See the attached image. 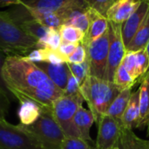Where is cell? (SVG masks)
Segmentation results:
<instances>
[{"instance_id":"4dcf8cb0","label":"cell","mask_w":149,"mask_h":149,"mask_svg":"<svg viewBox=\"0 0 149 149\" xmlns=\"http://www.w3.org/2000/svg\"><path fill=\"white\" fill-rule=\"evenodd\" d=\"M61 43L62 41H61L58 29L51 28L49 35L46 39V48L53 50V51H58Z\"/></svg>"},{"instance_id":"9c48e42d","label":"cell","mask_w":149,"mask_h":149,"mask_svg":"<svg viewBox=\"0 0 149 149\" xmlns=\"http://www.w3.org/2000/svg\"><path fill=\"white\" fill-rule=\"evenodd\" d=\"M98 134L95 142L97 149H114L120 135L121 123L107 114L102 115L98 121Z\"/></svg>"},{"instance_id":"5b68a950","label":"cell","mask_w":149,"mask_h":149,"mask_svg":"<svg viewBox=\"0 0 149 149\" xmlns=\"http://www.w3.org/2000/svg\"><path fill=\"white\" fill-rule=\"evenodd\" d=\"M84 101L81 93H79L74 95L64 94L52 103L53 116L66 137H79L73 119Z\"/></svg>"},{"instance_id":"277c9868","label":"cell","mask_w":149,"mask_h":149,"mask_svg":"<svg viewBox=\"0 0 149 149\" xmlns=\"http://www.w3.org/2000/svg\"><path fill=\"white\" fill-rule=\"evenodd\" d=\"M24 127L37 138L42 149H61L65 135L56 121L52 107H42L39 118Z\"/></svg>"},{"instance_id":"e0dca14e","label":"cell","mask_w":149,"mask_h":149,"mask_svg":"<svg viewBox=\"0 0 149 149\" xmlns=\"http://www.w3.org/2000/svg\"><path fill=\"white\" fill-rule=\"evenodd\" d=\"M75 127L77 128L79 137L87 142H92L93 140L90 135V131L93 124L95 122L93 114L89 109L80 107L76 112L73 119Z\"/></svg>"},{"instance_id":"5bb4252c","label":"cell","mask_w":149,"mask_h":149,"mask_svg":"<svg viewBox=\"0 0 149 149\" xmlns=\"http://www.w3.org/2000/svg\"><path fill=\"white\" fill-rule=\"evenodd\" d=\"M41 70L45 72V73L48 76V78L61 90H65L68 77L70 75V70L67 63H63L59 65H53L46 62L35 63Z\"/></svg>"},{"instance_id":"d6986e66","label":"cell","mask_w":149,"mask_h":149,"mask_svg":"<svg viewBox=\"0 0 149 149\" xmlns=\"http://www.w3.org/2000/svg\"><path fill=\"white\" fill-rule=\"evenodd\" d=\"M114 149H149V140H143L133 130L121 127L120 139Z\"/></svg>"},{"instance_id":"f35d334b","label":"cell","mask_w":149,"mask_h":149,"mask_svg":"<svg viewBox=\"0 0 149 149\" xmlns=\"http://www.w3.org/2000/svg\"><path fill=\"white\" fill-rule=\"evenodd\" d=\"M146 50H147V52H148V58H149V42H148V45H147V47H146ZM147 73H149V67H148V72H147Z\"/></svg>"},{"instance_id":"f1b7e54d","label":"cell","mask_w":149,"mask_h":149,"mask_svg":"<svg viewBox=\"0 0 149 149\" xmlns=\"http://www.w3.org/2000/svg\"><path fill=\"white\" fill-rule=\"evenodd\" d=\"M87 7L92 8L106 16L108 9L116 0H83Z\"/></svg>"},{"instance_id":"60d3db41","label":"cell","mask_w":149,"mask_h":149,"mask_svg":"<svg viewBox=\"0 0 149 149\" xmlns=\"http://www.w3.org/2000/svg\"><path fill=\"white\" fill-rule=\"evenodd\" d=\"M148 1H149V0H148Z\"/></svg>"},{"instance_id":"e575fe53","label":"cell","mask_w":149,"mask_h":149,"mask_svg":"<svg viewBox=\"0 0 149 149\" xmlns=\"http://www.w3.org/2000/svg\"><path fill=\"white\" fill-rule=\"evenodd\" d=\"M26 59L33 63H41L45 62V48L34 49L24 56Z\"/></svg>"},{"instance_id":"484cf974","label":"cell","mask_w":149,"mask_h":149,"mask_svg":"<svg viewBox=\"0 0 149 149\" xmlns=\"http://www.w3.org/2000/svg\"><path fill=\"white\" fill-rule=\"evenodd\" d=\"M69 70L71 73L77 79V80L81 85L83 81L86 79V77L89 75V66L87 64V61L86 60L83 63L80 64H71L67 63Z\"/></svg>"},{"instance_id":"52a82bcc","label":"cell","mask_w":149,"mask_h":149,"mask_svg":"<svg viewBox=\"0 0 149 149\" xmlns=\"http://www.w3.org/2000/svg\"><path fill=\"white\" fill-rule=\"evenodd\" d=\"M86 51V61L89 75L107 80V68L109 50V34L107 31L100 38L84 45Z\"/></svg>"},{"instance_id":"4316f807","label":"cell","mask_w":149,"mask_h":149,"mask_svg":"<svg viewBox=\"0 0 149 149\" xmlns=\"http://www.w3.org/2000/svg\"><path fill=\"white\" fill-rule=\"evenodd\" d=\"M93 146L80 137H65L61 149H91Z\"/></svg>"},{"instance_id":"2e32d148","label":"cell","mask_w":149,"mask_h":149,"mask_svg":"<svg viewBox=\"0 0 149 149\" xmlns=\"http://www.w3.org/2000/svg\"><path fill=\"white\" fill-rule=\"evenodd\" d=\"M18 101L20 106L17 111V116L20 124L24 126L33 124L41 114L42 106L26 98L18 99Z\"/></svg>"},{"instance_id":"83f0119b","label":"cell","mask_w":149,"mask_h":149,"mask_svg":"<svg viewBox=\"0 0 149 149\" xmlns=\"http://www.w3.org/2000/svg\"><path fill=\"white\" fill-rule=\"evenodd\" d=\"M136 56V62H137V68L138 72L140 75V79L147 73L149 67V58L148 54L146 49L140 50L135 52Z\"/></svg>"},{"instance_id":"8992f818","label":"cell","mask_w":149,"mask_h":149,"mask_svg":"<svg viewBox=\"0 0 149 149\" xmlns=\"http://www.w3.org/2000/svg\"><path fill=\"white\" fill-rule=\"evenodd\" d=\"M0 149H42L37 138L24 126L0 119Z\"/></svg>"},{"instance_id":"44dd1931","label":"cell","mask_w":149,"mask_h":149,"mask_svg":"<svg viewBox=\"0 0 149 149\" xmlns=\"http://www.w3.org/2000/svg\"><path fill=\"white\" fill-rule=\"evenodd\" d=\"M132 94V88H127L121 90L120 93L113 100L110 105L106 114L111 116L120 123H121V119L124 114V112L128 104L130 96Z\"/></svg>"},{"instance_id":"1f68e13d","label":"cell","mask_w":149,"mask_h":149,"mask_svg":"<svg viewBox=\"0 0 149 149\" xmlns=\"http://www.w3.org/2000/svg\"><path fill=\"white\" fill-rule=\"evenodd\" d=\"M79 93H80V84L70 72V75L68 77V80L64 90V94L74 95Z\"/></svg>"},{"instance_id":"d4e9b609","label":"cell","mask_w":149,"mask_h":149,"mask_svg":"<svg viewBox=\"0 0 149 149\" xmlns=\"http://www.w3.org/2000/svg\"><path fill=\"white\" fill-rule=\"evenodd\" d=\"M121 65L126 68V70L128 72V73L131 75V77L136 81L138 79H140V75L138 72L137 68V62H136V56L135 52H130L127 51L123 60L121 62Z\"/></svg>"},{"instance_id":"d590c367","label":"cell","mask_w":149,"mask_h":149,"mask_svg":"<svg viewBox=\"0 0 149 149\" xmlns=\"http://www.w3.org/2000/svg\"><path fill=\"white\" fill-rule=\"evenodd\" d=\"M79 44H72V43H64L62 42L61 45H59L58 52L59 54L66 60V58L75 51L76 47L78 46Z\"/></svg>"},{"instance_id":"4fadbf2b","label":"cell","mask_w":149,"mask_h":149,"mask_svg":"<svg viewBox=\"0 0 149 149\" xmlns=\"http://www.w3.org/2000/svg\"><path fill=\"white\" fill-rule=\"evenodd\" d=\"M86 11L89 17V26L82 41L83 45L101 37L108 29V20L106 16L89 7H87Z\"/></svg>"},{"instance_id":"cb8c5ba5","label":"cell","mask_w":149,"mask_h":149,"mask_svg":"<svg viewBox=\"0 0 149 149\" xmlns=\"http://www.w3.org/2000/svg\"><path fill=\"white\" fill-rule=\"evenodd\" d=\"M113 82L120 90H124L127 88H132L135 83V80L131 77L126 68L120 65L114 73Z\"/></svg>"},{"instance_id":"8d00e7d4","label":"cell","mask_w":149,"mask_h":149,"mask_svg":"<svg viewBox=\"0 0 149 149\" xmlns=\"http://www.w3.org/2000/svg\"><path fill=\"white\" fill-rule=\"evenodd\" d=\"M10 100L0 91V119H5L9 107H10Z\"/></svg>"},{"instance_id":"ffe728a7","label":"cell","mask_w":149,"mask_h":149,"mask_svg":"<svg viewBox=\"0 0 149 149\" xmlns=\"http://www.w3.org/2000/svg\"><path fill=\"white\" fill-rule=\"evenodd\" d=\"M149 42V10L144 18L141 25L137 30L136 33L127 45L126 50L130 52H137L146 49Z\"/></svg>"},{"instance_id":"7c38bea8","label":"cell","mask_w":149,"mask_h":149,"mask_svg":"<svg viewBox=\"0 0 149 149\" xmlns=\"http://www.w3.org/2000/svg\"><path fill=\"white\" fill-rule=\"evenodd\" d=\"M141 0H116L108 9L106 17L109 22L122 24L139 7Z\"/></svg>"},{"instance_id":"ba28073f","label":"cell","mask_w":149,"mask_h":149,"mask_svg":"<svg viewBox=\"0 0 149 149\" xmlns=\"http://www.w3.org/2000/svg\"><path fill=\"white\" fill-rule=\"evenodd\" d=\"M109 50L107 68V80L113 82V76L121 65L123 58L127 52L121 34V24L108 21Z\"/></svg>"},{"instance_id":"7402d4cb","label":"cell","mask_w":149,"mask_h":149,"mask_svg":"<svg viewBox=\"0 0 149 149\" xmlns=\"http://www.w3.org/2000/svg\"><path fill=\"white\" fill-rule=\"evenodd\" d=\"M86 9L87 8H74L70 10L66 13L65 24L76 27L86 34L89 26V17Z\"/></svg>"},{"instance_id":"d6a6232c","label":"cell","mask_w":149,"mask_h":149,"mask_svg":"<svg viewBox=\"0 0 149 149\" xmlns=\"http://www.w3.org/2000/svg\"><path fill=\"white\" fill-rule=\"evenodd\" d=\"M45 62L53 65H59L66 63V60L59 54L58 51L45 48Z\"/></svg>"},{"instance_id":"7a4b0ae2","label":"cell","mask_w":149,"mask_h":149,"mask_svg":"<svg viewBox=\"0 0 149 149\" xmlns=\"http://www.w3.org/2000/svg\"><path fill=\"white\" fill-rule=\"evenodd\" d=\"M121 90L113 82L88 75L80 85V93L94 116L95 122L107 113Z\"/></svg>"},{"instance_id":"ac0fdd59","label":"cell","mask_w":149,"mask_h":149,"mask_svg":"<svg viewBox=\"0 0 149 149\" xmlns=\"http://www.w3.org/2000/svg\"><path fill=\"white\" fill-rule=\"evenodd\" d=\"M140 117V102L139 91L132 93L127 108L121 119V125L123 127L133 130L137 127Z\"/></svg>"},{"instance_id":"30bf717a","label":"cell","mask_w":149,"mask_h":149,"mask_svg":"<svg viewBox=\"0 0 149 149\" xmlns=\"http://www.w3.org/2000/svg\"><path fill=\"white\" fill-rule=\"evenodd\" d=\"M22 6L36 10L66 11L74 8H87L83 0H21Z\"/></svg>"},{"instance_id":"ab89813d","label":"cell","mask_w":149,"mask_h":149,"mask_svg":"<svg viewBox=\"0 0 149 149\" xmlns=\"http://www.w3.org/2000/svg\"><path fill=\"white\" fill-rule=\"evenodd\" d=\"M91 149H97V148H95V146H93V147H92V148H91Z\"/></svg>"},{"instance_id":"8fae6325","label":"cell","mask_w":149,"mask_h":149,"mask_svg":"<svg viewBox=\"0 0 149 149\" xmlns=\"http://www.w3.org/2000/svg\"><path fill=\"white\" fill-rule=\"evenodd\" d=\"M149 10L148 0H141L136 10L121 24V34L125 45L131 41L137 30L141 25Z\"/></svg>"},{"instance_id":"603a6c76","label":"cell","mask_w":149,"mask_h":149,"mask_svg":"<svg viewBox=\"0 0 149 149\" xmlns=\"http://www.w3.org/2000/svg\"><path fill=\"white\" fill-rule=\"evenodd\" d=\"M61 41L64 43H72V44H79L82 43L85 33L79 29L73 27L72 25L63 24L58 29Z\"/></svg>"},{"instance_id":"f546056e","label":"cell","mask_w":149,"mask_h":149,"mask_svg":"<svg viewBox=\"0 0 149 149\" xmlns=\"http://www.w3.org/2000/svg\"><path fill=\"white\" fill-rule=\"evenodd\" d=\"M86 60V51L82 43H79L75 51L66 58V63L80 64Z\"/></svg>"},{"instance_id":"6da1fadb","label":"cell","mask_w":149,"mask_h":149,"mask_svg":"<svg viewBox=\"0 0 149 149\" xmlns=\"http://www.w3.org/2000/svg\"><path fill=\"white\" fill-rule=\"evenodd\" d=\"M4 83L17 99L26 98L42 107H52V103L64 95L35 63L24 56L7 55L2 68Z\"/></svg>"},{"instance_id":"3957f363","label":"cell","mask_w":149,"mask_h":149,"mask_svg":"<svg viewBox=\"0 0 149 149\" xmlns=\"http://www.w3.org/2000/svg\"><path fill=\"white\" fill-rule=\"evenodd\" d=\"M37 44L38 39L24 31L7 11H0V51L6 55L26 56Z\"/></svg>"},{"instance_id":"836d02e7","label":"cell","mask_w":149,"mask_h":149,"mask_svg":"<svg viewBox=\"0 0 149 149\" xmlns=\"http://www.w3.org/2000/svg\"><path fill=\"white\" fill-rule=\"evenodd\" d=\"M6 57H7V55L4 52H3L2 51H0V91L5 96H7L10 100H12L15 97L12 95V93L10 92V90L6 86L5 83H4V80L3 79V76H2V68H3V63L5 61Z\"/></svg>"},{"instance_id":"74e56055","label":"cell","mask_w":149,"mask_h":149,"mask_svg":"<svg viewBox=\"0 0 149 149\" xmlns=\"http://www.w3.org/2000/svg\"><path fill=\"white\" fill-rule=\"evenodd\" d=\"M20 3H21V0H0V7L19 5Z\"/></svg>"},{"instance_id":"9a60e30c","label":"cell","mask_w":149,"mask_h":149,"mask_svg":"<svg viewBox=\"0 0 149 149\" xmlns=\"http://www.w3.org/2000/svg\"><path fill=\"white\" fill-rule=\"evenodd\" d=\"M139 86L140 117L136 128L148 127L149 124V73L144 74L141 78Z\"/></svg>"}]
</instances>
